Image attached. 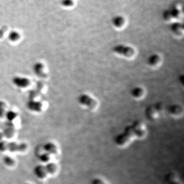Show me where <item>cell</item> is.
Listing matches in <instances>:
<instances>
[{
  "instance_id": "obj_1",
  "label": "cell",
  "mask_w": 184,
  "mask_h": 184,
  "mask_svg": "<svg viewBox=\"0 0 184 184\" xmlns=\"http://www.w3.org/2000/svg\"><path fill=\"white\" fill-rule=\"evenodd\" d=\"M136 139L131 125L126 126L124 131L115 137L114 142L117 147L124 148L129 146Z\"/></svg>"
},
{
  "instance_id": "obj_2",
  "label": "cell",
  "mask_w": 184,
  "mask_h": 184,
  "mask_svg": "<svg viewBox=\"0 0 184 184\" xmlns=\"http://www.w3.org/2000/svg\"><path fill=\"white\" fill-rule=\"evenodd\" d=\"M78 101L80 104L91 110L96 109L99 106V103L97 100L86 93L80 95Z\"/></svg>"
},
{
  "instance_id": "obj_3",
  "label": "cell",
  "mask_w": 184,
  "mask_h": 184,
  "mask_svg": "<svg viewBox=\"0 0 184 184\" xmlns=\"http://www.w3.org/2000/svg\"><path fill=\"white\" fill-rule=\"evenodd\" d=\"M131 126L136 139L143 140L147 137L148 129L144 122L140 120H136L133 122Z\"/></svg>"
},
{
  "instance_id": "obj_4",
  "label": "cell",
  "mask_w": 184,
  "mask_h": 184,
  "mask_svg": "<svg viewBox=\"0 0 184 184\" xmlns=\"http://www.w3.org/2000/svg\"><path fill=\"white\" fill-rule=\"evenodd\" d=\"M113 51L116 54L127 58L132 57L135 54V50L133 47L122 44L116 45L113 47Z\"/></svg>"
},
{
  "instance_id": "obj_5",
  "label": "cell",
  "mask_w": 184,
  "mask_h": 184,
  "mask_svg": "<svg viewBox=\"0 0 184 184\" xmlns=\"http://www.w3.org/2000/svg\"><path fill=\"white\" fill-rule=\"evenodd\" d=\"M27 148V145L25 143H18L14 142H6L5 150L11 152H21L25 151Z\"/></svg>"
},
{
  "instance_id": "obj_6",
  "label": "cell",
  "mask_w": 184,
  "mask_h": 184,
  "mask_svg": "<svg viewBox=\"0 0 184 184\" xmlns=\"http://www.w3.org/2000/svg\"><path fill=\"white\" fill-rule=\"evenodd\" d=\"M168 114L174 119H180L183 117L184 108L179 104H175L170 106L167 109Z\"/></svg>"
},
{
  "instance_id": "obj_7",
  "label": "cell",
  "mask_w": 184,
  "mask_h": 184,
  "mask_svg": "<svg viewBox=\"0 0 184 184\" xmlns=\"http://www.w3.org/2000/svg\"><path fill=\"white\" fill-rule=\"evenodd\" d=\"M147 94L146 89L144 87L141 86L133 87L130 92V95L133 98L137 101L144 99L146 96Z\"/></svg>"
},
{
  "instance_id": "obj_8",
  "label": "cell",
  "mask_w": 184,
  "mask_h": 184,
  "mask_svg": "<svg viewBox=\"0 0 184 184\" xmlns=\"http://www.w3.org/2000/svg\"><path fill=\"white\" fill-rule=\"evenodd\" d=\"M145 116L147 120L151 122H155L159 119L160 114L154 105L147 107L145 112Z\"/></svg>"
},
{
  "instance_id": "obj_9",
  "label": "cell",
  "mask_w": 184,
  "mask_h": 184,
  "mask_svg": "<svg viewBox=\"0 0 184 184\" xmlns=\"http://www.w3.org/2000/svg\"><path fill=\"white\" fill-rule=\"evenodd\" d=\"M13 84L16 87L20 88H25L28 87L30 84V80L25 77L15 76L12 80Z\"/></svg>"
},
{
  "instance_id": "obj_10",
  "label": "cell",
  "mask_w": 184,
  "mask_h": 184,
  "mask_svg": "<svg viewBox=\"0 0 184 184\" xmlns=\"http://www.w3.org/2000/svg\"><path fill=\"white\" fill-rule=\"evenodd\" d=\"M33 173L35 176L40 179H44L48 174L45 165L41 164H38L34 167Z\"/></svg>"
},
{
  "instance_id": "obj_11",
  "label": "cell",
  "mask_w": 184,
  "mask_h": 184,
  "mask_svg": "<svg viewBox=\"0 0 184 184\" xmlns=\"http://www.w3.org/2000/svg\"><path fill=\"white\" fill-rule=\"evenodd\" d=\"M4 137L11 138L15 133V127L13 122L8 121L5 124V128L2 132Z\"/></svg>"
},
{
  "instance_id": "obj_12",
  "label": "cell",
  "mask_w": 184,
  "mask_h": 184,
  "mask_svg": "<svg viewBox=\"0 0 184 184\" xmlns=\"http://www.w3.org/2000/svg\"><path fill=\"white\" fill-rule=\"evenodd\" d=\"M27 107L28 108L32 111L40 112L43 109V105L41 101L32 99L27 102Z\"/></svg>"
},
{
  "instance_id": "obj_13",
  "label": "cell",
  "mask_w": 184,
  "mask_h": 184,
  "mask_svg": "<svg viewBox=\"0 0 184 184\" xmlns=\"http://www.w3.org/2000/svg\"><path fill=\"white\" fill-rule=\"evenodd\" d=\"M161 57L159 54L154 53L148 58L147 63L152 67H157L161 62Z\"/></svg>"
},
{
  "instance_id": "obj_14",
  "label": "cell",
  "mask_w": 184,
  "mask_h": 184,
  "mask_svg": "<svg viewBox=\"0 0 184 184\" xmlns=\"http://www.w3.org/2000/svg\"><path fill=\"white\" fill-rule=\"evenodd\" d=\"M170 30L173 33L177 36L182 35L184 32L183 25L181 23L175 22L172 23L170 27Z\"/></svg>"
},
{
  "instance_id": "obj_15",
  "label": "cell",
  "mask_w": 184,
  "mask_h": 184,
  "mask_svg": "<svg viewBox=\"0 0 184 184\" xmlns=\"http://www.w3.org/2000/svg\"><path fill=\"white\" fill-rule=\"evenodd\" d=\"M43 149L45 152L51 155H55L57 154L58 148L57 146L51 142H47L43 145Z\"/></svg>"
},
{
  "instance_id": "obj_16",
  "label": "cell",
  "mask_w": 184,
  "mask_h": 184,
  "mask_svg": "<svg viewBox=\"0 0 184 184\" xmlns=\"http://www.w3.org/2000/svg\"><path fill=\"white\" fill-rule=\"evenodd\" d=\"M126 20L125 18L121 15H117L113 17L112 23L114 27L117 28L123 27L125 25Z\"/></svg>"
},
{
  "instance_id": "obj_17",
  "label": "cell",
  "mask_w": 184,
  "mask_h": 184,
  "mask_svg": "<svg viewBox=\"0 0 184 184\" xmlns=\"http://www.w3.org/2000/svg\"><path fill=\"white\" fill-rule=\"evenodd\" d=\"M44 66L42 64L37 63L33 67L34 72L37 76L41 77H45V73L44 71Z\"/></svg>"
},
{
  "instance_id": "obj_18",
  "label": "cell",
  "mask_w": 184,
  "mask_h": 184,
  "mask_svg": "<svg viewBox=\"0 0 184 184\" xmlns=\"http://www.w3.org/2000/svg\"><path fill=\"white\" fill-rule=\"evenodd\" d=\"M45 166L48 174H54L57 170V165L53 162H48Z\"/></svg>"
},
{
  "instance_id": "obj_19",
  "label": "cell",
  "mask_w": 184,
  "mask_h": 184,
  "mask_svg": "<svg viewBox=\"0 0 184 184\" xmlns=\"http://www.w3.org/2000/svg\"><path fill=\"white\" fill-rule=\"evenodd\" d=\"M169 10L172 16L173 19H178L181 17V10L176 6H173Z\"/></svg>"
},
{
  "instance_id": "obj_20",
  "label": "cell",
  "mask_w": 184,
  "mask_h": 184,
  "mask_svg": "<svg viewBox=\"0 0 184 184\" xmlns=\"http://www.w3.org/2000/svg\"><path fill=\"white\" fill-rule=\"evenodd\" d=\"M6 119L8 121L10 122H13V120H15L17 117V114L13 111H9L6 112L5 115Z\"/></svg>"
},
{
  "instance_id": "obj_21",
  "label": "cell",
  "mask_w": 184,
  "mask_h": 184,
  "mask_svg": "<svg viewBox=\"0 0 184 184\" xmlns=\"http://www.w3.org/2000/svg\"><path fill=\"white\" fill-rule=\"evenodd\" d=\"M90 184H111L109 182L102 178V177H96L91 180Z\"/></svg>"
},
{
  "instance_id": "obj_22",
  "label": "cell",
  "mask_w": 184,
  "mask_h": 184,
  "mask_svg": "<svg viewBox=\"0 0 184 184\" xmlns=\"http://www.w3.org/2000/svg\"><path fill=\"white\" fill-rule=\"evenodd\" d=\"M3 161L7 166L11 167L15 164V161L12 157L9 156H5L3 157Z\"/></svg>"
},
{
  "instance_id": "obj_23",
  "label": "cell",
  "mask_w": 184,
  "mask_h": 184,
  "mask_svg": "<svg viewBox=\"0 0 184 184\" xmlns=\"http://www.w3.org/2000/svg\"><path fill=\"white\" fill-rule=\"evenodd\" d=\"M39 159L40 161L43 163H48L50 159V155L48 153L45 152L40 154L39 157Z\"/></svg>"
},
{
  "instance_id": "obj_24",
  "label": "cell",
  "mask_w": 184,
  "mask_h": 184,
  "mask_svg": "<svg viewBox=\"0 0 184 184\" xmlns=\"http://www.w3.org/2000/svg\"><path fill=\"white\" fill-rule=\"evenodd\" d=\"M154 105V107L157 109L160 115L162 114V113H163L164 110V106L163 103L158 102L156 103Z\"/></svg>"
},
{
  "instance_id": "obj_25",
  "label": "cell",
  "mask_w": 184,
  "mask_h": 184,
  "mask_svg": "<svg viewBox=\"0 0 184 184\" xmlns=\"http://www.w3.org/2000/svg\"><path fill=\"white\" fill-rule=\"evenodd\" d=\"M162 16L164 20L166 21H170L173 19L169 9L165 10L162 14Z\"/></svg>"
},
{
  "instance_id": "obj_26",
  "label": "cell",
  "mask_w": 184,
  "mask_h": 184,
  "mask_svg": "<svg viewBox=\"0 0 184 184\" xmlns=\"http://www.w3.org/2000/svg\"><path fill=\"white\" fill-rule=\"evenodd\" d=\"M19 37V35L15 32H12L9 35V38L11 41H15Z\"/></svg>"
},
{
  "instance_id": "obj_27",
  "label": "cell",
  "mask_w": 184,
  "mask_h": 184,
  "mask_svg": "<svg viewBox=\"0 0 184 184\" xmlns=\"http://www.w3.org/2000/svg\"><path fill=\"white\" fill-rule=\"evenodd\" d=\"M62 4L64 6H69L73 4V1L72 0H63Z\"/></svg>"
},
{
  "instance_id": "obj_28",
  "label": "cell",
  "mask_w": 184,
  "mask_h": 184,
  "mask_svg": "<svg viewBox=\"0 0 184 184\" xmlns=\"http://www.w3.org/2000/svg\"><path fill=\"white\" fill-rule=\"evenodd\" d=\"M7 28L5 27H2V28L0 29V38H2L3 37V35L6 31Z\"/></svg>"
},
{
  "instance_id": "obj_29",
  "label": "cell",
  "mask_w": 184,
  "mask_h": 184,
  "mask_svg": "<svg viewBox=\"0 0 184 184\" xmlns=\"http://www.w3.org/2000/svg\"><path fill=\"white\" fill-rule=\"evenodd\" d=\"M5 109H0V118H2L5 116Z\"/></svg>"
},
{
  "instance_id": "obj_30",
  "label": "cell",
  "mask_w": 184,
  "mask_h": 184,
  "mask_svg": "<svg viewBox=\"0 0 184 184\" xmlns=\"http://www.w3.org/2000/svg\"><path fill=\"white\" fill-rule=\"evenodd\" d=\"M6 104L3 101H0V109H5Z\"/></svg>"
},
{
  "instance_id": "obj_31",
  "label": "cell",
  "mask_w": 184,
  "mask_h": 184,
  "mask_svg": "<svg viewBox=\"0 0 184 184\" xmlns=\"http://www.w3.org/2000/svg\"><path fill=\"white\" fill-rule=\"evenodd\" d=\"M3 137H4V136H3L2 132H0V141L2 140Z\"/></svg>"
},
{
  "instance_id": "obj_32",
  "label": "cell",
  "mask_w": 184,
  "mask_h": 184,
  "mask_svg": "<svg viewBox=\"0 0 184 184\" xmlns=\"http://www.w3.org/2000/svg\"><path fill=\"white\" fill-rule=\"evenodd\" d=\"M23 184H31L29 183H24Z\"/></svg>"
}]
</instances>
